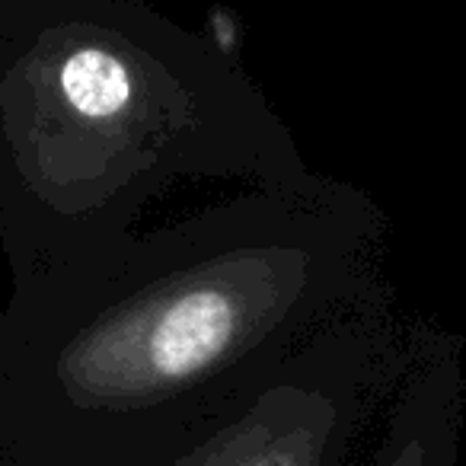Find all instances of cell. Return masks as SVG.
I'll list each match as a JSON object with an SVG mask.
<instances>
[{"label":"cell","mask_w":466,"mask_h":466,"mask_svg":"<svg viewBox=\"0 0 466 466\" xmlns=\"http://www.w3.org/2000/svg\"><path fill=\"white\" fill-rule=\"evenodd\" d=\"M237 307L220 291H192L169 304L147 332V368L160 380L198 374L230 345Z\"/></svg>","instance_id":"cell-1"},{"label":"cell","mask_w":466,"mask_h":466,"mask_svg":"<svg viewBox=\"0 0 466 466\" xmlns=\"http://www.w3.org/2000/svg\"><path fill=\"white\" fill-rule=\"evenodd\" d=\"M61 90L86 118H109L131 99V74L103 48H80L61 65Z\"/></svg>","instance_id":"cell-2"},{"label":"cell","mask_w":466,"mask_h":466,"mask_svg":"<svg viewBox=\"0 0 466 466\" xmlns=\"http://www.w3.org/2000/svg\"><path fill=\"white\" fill-rule=\"evenodd\" d=\"M253 466H266V463H253Z\"/></svg>","instance_id":"cell-3"}]
</instances>
